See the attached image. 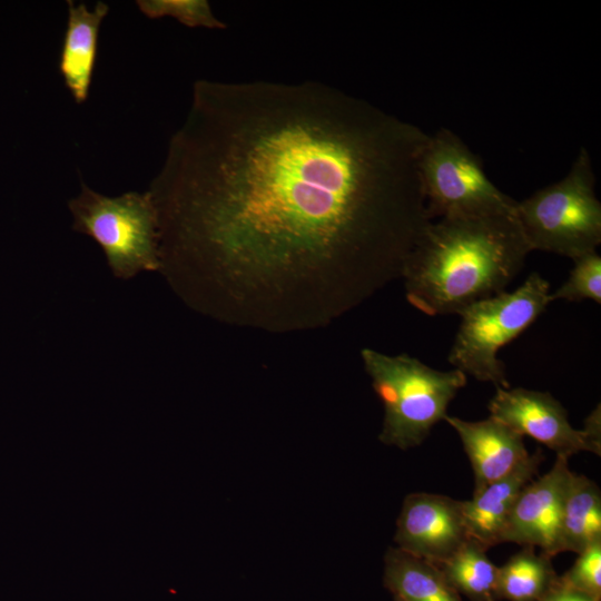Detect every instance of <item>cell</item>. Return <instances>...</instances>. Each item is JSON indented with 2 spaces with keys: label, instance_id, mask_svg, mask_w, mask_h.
Wrapping results in <instances>:
<instances>
[{
  "label": "cell",
  "instance_id": "obj_20",
  "mask_svg": "<svg viewBox=\"0 0 601 601\" xmlns=\"http://www.w3.org/2000/svg\"><path fill=\"white\" fill-rule=\"evenodd\" d=\"M560 581L597 601L601 597V542L580 552L571 569Z\"/></svg>",
  "mask_w": 601,
  "mask_h": 601
},
{
  "label": "cell",
  "instance_id": "obj_7",
  "mask_svg": "<svg viewBox=\"0 0 601 601\" xmlns=\"http://www.w3.org/2000/svg\"><path fill=\"white\" fill-rule=\"evenodd\" d=\"M418 168L432 221L449 215L515 210L516 200L487 178L480 157L447 128L428 136Z\"/></svg>",
  "mask_w": 601,
  "mask_h": 601
},
{
  "label": "cell",
  "instance_id": "obj_6",
  "mask_svg": "<svg viewBox=\"0 0 601 601\" xmlns=\"http://www.w3.org/2000/svg\"><path fill=\"white\" fill-rule=\"evenodd\" d=\"M68 207L72 229L100 246L115 277L128 280L142 272H160L159 217L149 190L108 197L81 183Z\"/></svg>",
  "mask_w": 601,
  "mask_h": 601
},
{
  "label": "cell",
  "instance_id": "obj_1",
  "mask_svg": "<svg viewBox=\"0 0 601 601\" xmlns=\"http://www.w3.org/2000/svg\"><path fill=\"white\" fill-rule=\"evenodd\" d=\"M428 136L321 82L197 80L148 189L160 272L221 321L326 325L402 278Z\"/></svg>",
  "mask_w": 601,
  "mask_h": 601
},
{
  "label": "cell",
  "instance_id": "obj_8",
  "mask_svg": "<svg viewBox=\"0 0 601 601\" xmlns=\"http://www.w3.org/2000/svg\"><path fill=\"white\" fill-rule=\"evenodd\" d=\"M489 411L490 416L520 435L534 439L556 455L569 459L582 451L601 453L600 405L585 418L582 430L571 425L565 408L548 392L499 387Z\"/></svg>",
  "mask_w": 601,
  "mask_h": 601
},
{
  "label": "cell",
  "instance_id": "obj_21",
  "mask_svg": "<svg viewBox=\"0 0 601 601\" xmlns=\"http://www.w3.org/2000/svg\"><path fill=\"white\" fill-rule=\"evenodd\" d=\"M538 601H597L593 598L573 589L560 581L544 594Z\"/></svg>",
  "mask_w": 601,
  "mask_h": 601
},
{
  "label": "cell",
  "instance_id": "obj_3",
  "mask_svg": "<svg viewBox=\"0 0 601 601\" xmlns=\"http://www.w3.org/2000/svg\"><path fill=\"white\" fill-rule=\"evenodd\" d=\"M361 356L384 406L380 440L402 450L420 445L466 385L467 376L460 370H435L405 353L363 348Z\"/></svg>",
  "mask_w": 601,
  "mask_h": 601
},
{
  "label": "cell",
  "instance_id": "obj_10",
  "mask_svg": "<svg viewBox=\"0 0 601 601\" xmlns=\"http://www.w3.org/2000/svg\"><path fill=\"white\" fill-rule=\"evenodd\" d=\"M572 473L569 459L556 455L549 472L531 480L516 499L503 542L539 548L551 558L560 553L563 503Z\"/></svg>",
  "mask_w": 601,
  "mask_h": 601
},
{
  "label": "cell",
  "instance_id": "obj_22",
  "mask_svg": "<svg viewBox=\"0 0 601 601\" xmlns=\"http://www.w3.org/2000/svg\"><path fill=\"white\" fill-rule=\"evenodd\" d=\"M395 601H402V600H401V599H398V598H395Z\"/></svg>",
  "mask_w": 601,
  "mask_h": 601
},
{
  "label": "cell",
  "instance_id": "obj_14",
  "mask_svg": "<svg viewBox=\"0 0 601 601\" xmlns=\"http://www.w3.org/2000/svg\"><path fill=\"white\" fill-rule=\"evenodd\" d=\"M384 582L402 601H461L433 562L390 548L384 558Z\"/></svg>",
  "mask_w": 601,
  "mask_h": 601
},
{
  "label": "cell",
  "instance_id": "obj_17",
  "mask_svg": "<svg viewBox=\"0 0 601 601\" xmlns=\"http://www.w3.org/2000/svg\"><path fill=\"white\" fill-rule=\"evenodd\" d=\"M486 550L469 538L447 560L436 564L451 587L472 601L496 599L499 568L489 559Z\"/></svg>",
  "mask_w": 601,
  "mask_h": 601
},
{
  "label": "cell",
  "instance_id": "obj_4",
  "mask_svg": "<svg viewBox=\"0 0 601 601\" xmlns=\"http://www.w3.org/2000/svg\"><path fill=\"white\" fill-rule=\"evenodd\" d=\"M550 294L549 282L533 272L513 292H502L466 307L459 314L461 323L449 363L476 381L509 388L499 351L536 321L551 303Z\"/></svg>",
  "mask_w": 601,
  "mask_h": 601
},
{
  "label": "cell",
  "instance_id": "obj_9",
  "mask_svg": "<svg viewBox=\"0 0 601 601\" xmlns=\"http://www.w3.org/2000/svg\"><path fill=\"white\" fill-rule=\"evenodd\" d=\"M469 538L462 501L425 492L404 499L394 536L398 549L440 564Z\"/></svg>",
  "mask_w": 601,
  "mask_h": 601
},
{
  "label": "cell",
  "instance_id": "obj_2",
  "mask_svg": "<svg viewBox=\"0 0 601 601\" xmlns=\"http://www.w3.org/2000/svg\"><path fill=\"white\" fill-rule=\"evenodd\" d=\"M532 252L514 211L431 221L404 266L407 302L430 315L460 314L505 292Z\"/></svg>",
  "mask_w": 601,
  "mask_h": 601
},
{
  "label": "cell",
  "instance_id": "obj_19",
  "mask_svg": "<svg viewBox=\"0 0 601 601\" xmlns=\"http://www.w3.org/2000/svg\"><path fill=\"white\" fill-rule=\"evenodd\" d=\"M573 260L568 279L553 293L550 300L601 303V257L597 252L588 253Z\"/></svg>",
  "mask_w": 601,
  "mask_h": 601
},
{
  "label": "cell",
  "instance_id": "obj_16",
  "mask_svg": "<svg viewBox=\"0 0 601 601\" xmlns=\"http://www.w3.org/2000/svg\"><path fill=\"white\" fill-rule=\"evenodd\" d=\"M533 546H522L497 569L496 598L509 601H538L558 581L551 556L536 553Z\"/></svg>",
  "mask_w": 601,
  "mask_h": 601
},
{
  "label": "cell",
  "instance_id": "obj_18",
  "mask_svg": "<svg viewBox=\"0 0 601 601\" xmlns=\"http://www.w3.org/2000/svg\"><path fill=\"white\" fill-rule=\"evenodd\" d=\"M136 4L150 19L171 17L189 28H226L206 0H138Z\"/></svg>",
  "mask_w": 601,
  "mask_h": 601
},
{
  "label": "cell",
  "instance_id": "obj_12",
  "mask_svg": "<svg viewBox=\"0 0 601 601\" xmlns=\"http://www.w3.org/2000/svg\"><path fill=\"white\" fill-rule=\"evenodd\" d=\"M544 455L540 449L529 456L510 474L489 484L462 501V513L470 538L486 549L503 543L509 516L523 487L538 473Z\"/></svg>",
  "mask_w": 601,
  "mask_h": 601
},
{
  "label": "cell",
  "instance_id": "obj_5",
  "mask_svg": "<svg viewBox=\"0 0 601 601\" xmlns=\"http://www.w3.org/2000/svg\"><path fill=\"white\" fill-rule=\"evenodd\" d=\"M515 216L532 250L571 259L597 252L601 204L589 151L580 149L561 180L516 201Z\"/></svg>",
  "mask_w": 601,
  "mask_h": 601
},
{
  "label": "cell",
  "instance_id": "obj_15",
  "mask_svg": "<svg viewBox=\"0 0 601 601\" xmlns=\"http://www.w3.org/2000/svg\"><path fill=\"white\" fill-rule=\"evenodd\" d=\"M601 542V494L594 482L572 473L563 503L561 552L580 553Z\"/></svg>",
  "mask_w": 601,
  "mask_h": 601
},
{
  "label": "cell",
  "instance_id": "obj_11",
  "mask_svg": "<svg viewBox=\"0 0 601 601\" xmlns=\"http://www.w3.org/2000/svg\"><path fill=\"white\" fill-rule=\"evenodd\" d=\"M444 421L457 433L474 473V493L510 474L528 456L523 436L489 416L465 421L446 415Z\"/></svg>",
  "mask_w": 601,
  "mask_h": 601
},
{
  "label": "cell",
  "instance_id": "obj_13",
  "mask_svg": "<svg viewBox=\"0 0 601 601\" xmlns=\"http://www.w3.org/2000/svg\"><path fill=\"white\" fill-rule=\"evenodd\" d=\"M68 19L63 35L59 71L77 104L88 99L96 65L98 35L109 6L98 1L92 10L85 3L68 0Z\"/></svg>",
  "mask_w": 601,
  "mask_h": 601
}]
</instances>
